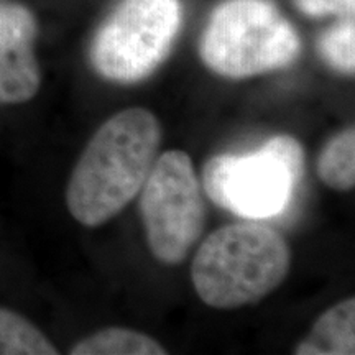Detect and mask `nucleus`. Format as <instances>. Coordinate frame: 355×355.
I'll return each mask as SVG.
<instances>
[{
	"instance_id": "nucleus-1",
	"label": "nucleus",
	"mask_w": 355,
	"mask_h": 355,
	"mask_svg": "<svg viewBox=\"0 0 355 355\" xmlns=\"http://www.w3.org/2000/svg\"><path fill=\"white\" fill-rule=\"evenodd\" d=\"M162 125L132 107L105 121L89 140L66 188L69 214L86 227L105 224L135 199L158 157Z\"/></svg>"
},
{
	"instance_id": "nucleus-2",
	"label": "nucleus",
	"mask_w": 355,
	"mask_h": 355,
	"mask_svg": "<svg viewBox=\"0 0 355 355\" xmlns=\"http://www.w3.org/2000/svg\"><path fill=\"white\" fill-rule=\"evenodd\" d=\"M291 254L277 230L257 220L217 229L196 252L191 266L194 290L216 309L255 304L286 278Z\"/></svg>"
},
{
	"instance_id": "nucleus-3",
	"label": "nucleus",
	"mask_w": 355,
	"mask_h": 355,
	"mask_svg": "<svg viewBox=\"0 0 355 355\" xmlns=\"http://www.w3.org/2000/svg\"><path fill=\"white\" fill-rule=\"evenodd\" d=\"M304 171V152L290 135H277L248 155H217L202 168L212 202L248 220L279 216L290 206Z\"/></svg>"
},
{
	"instance_id": "nucleus-4",
	"label": "nucleus",
	"mask_w": 355,
	"mask_h": 355,
	"mask_svg": "<svg viewBox=\"0 0 355 355\" xmlns=\"http://www.w3.org/2000/svg\"><path fill=\"white\" fill-rule=\"evenodd\" d=\"M298 53V35L270 0L224 2L212 13L201 42L207 68L234 79L285 68Z\"/></svg>"
},
{
	"instance_id": "nucleus-5",
	"label": "nucleus",
	"mask_w": 355,
	"mask_h": 355,
	"mask_svg": "<svg viewBox=\"0 0 355 355\" xmlns=\"http://www.w3.org/2000/svg\"><path fill=\"white\" fill-rule=\"evenodd\" d=\"M140 211L155 259L181 263L206 224L201 183L183 150H168L155 159L140 191Z\"/></svg>"
},
{
	"instance_id": "nucleus-6",
	"label": "nucleus",
	"mask_w": 355,
	"mask_h": 355,
	"mask_svg": "<svg viewBox=\"0 0 355 355\" xmlns=\"http://www.w3.org/2000/svg\"><path fill=\"white\" fill-rule=\"evenodd\" d=\"M180 25V0H123L97 33L92 63L110 81H141L165 60Z\"/></svg>"
},
{
	"instance_id": "nucleus-7",
	"label": "nucleus",
	"mask_w": 355,
	"mask_h": 355,
	"mask_svg": "<svg viewBox=\"0 0 355 355\" xmlns=\"http://www.w3.org/2000/svg\"><path fill=\"white\" fill-rule=\"evenodd\" d=\"M37 24L25 7L0 6V104H24L37 96L42 74L33 53Z\"/></svg>"
},
{
	"instance_id": "nucleus-8",
	"label": "nucleus",
	"mask_w": 355,
	"mask_h": 355,
	"mask_svg": "<svg viewBox=\"0 0 355 355\" xmlns=\"http://www.w3.org/2000/svg\"><path fill=\"white\" fill-rule=\"evenodd\" d=\"M298 355L355 354V300L347 298L327 309L295 349Z\"/></svg>"
},
{
	"instance_id": "nucleus-9",
	"label": "nucleus",
	"mask_w": 355,
	"mask_h": 355,
	"mask_svg": "<svg viewBox=\"0 0 355 355\" xmlns=\"http://www.w3.org/2000/svg\"><path fill=\"white\" fill-rule=\"evenodd\" d=\"M73 355H165L158 340L144 332L125 327H107L83 340L69 350Z\"/></svg>"
},
{
	"instance_id": "nucleus-10",
	"label": "nucleus",
	"mask_w": 355,
	"mask_h": 355,
	"mask_svg": "<svg viewBox=\"0 0 355 355\" xmlns=\"http://www.w3.org/2000/svg\"><path fill=\"white\" fill-rule=\"evenodd\" d=\"M318 175L332 189L349 191L355 184V130L345 128L327 141L318 159Z\"/></svg>"
},
{
	"instance_id": "nucleus-11",
	"label": "nucleus",
	"mask_w": 355,
	"mask_h": 355,
	"mask_svg": "<svg viewBox=\"0 0 355 355\" xmlns=\"http://www.w3.org/2000/svg\"><path fill=\"white\" fill-rule=\"evenodd\" d=\"M55 354V345L33 322L15 311L0 308V355Z\"/></svg>"
},
{
	"instance_id": "nucleus-12",
	"label": "nucleus",
	"mask_w": 355,
	"mask_h": 355,
	"mask_svg": "<svg viewBox=\"0 0 355 355\" xmlns=\"http://www.w3.org/2000/svg\"><path fill=\"white\" fill-rule=\"evenodd\" d=\"M319 50L331 66L345 74H352L355 68L354 20H345L324 33L319 42Z\"/></svg>"
},
{
	"instance_id": "nucleus-13",
	"label": "nucleus",
	"mask_w": 355,
	"mask_h": 355,
	"mask_svg": "<svg viewBox=\"0 0 355 355\" xmlns=\"http://www.w3.org/2000/svg\"><path fill=\"white\" fill-rule=\"evenodd\" d=\"M296 6L306 15L321 17L336 13V15H352L355 0H295Z\"/></svg>"
}]
</instances>
